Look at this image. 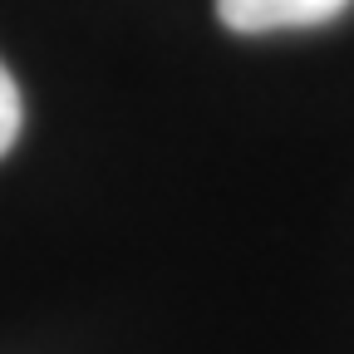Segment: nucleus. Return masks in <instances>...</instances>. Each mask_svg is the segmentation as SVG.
I'll return each mask as SVG.
<instances>
[{"instance_id":"2","label":"nucleus","mask_w":354,"mask_h":354,"mask_svg":"<svg viewBox=\"0 0 354 354\" xmlns=\"http://www.w3.org/2000/svg\"><path fill=\"white\" fill-rule=\"evenodd\" d=\"M20 118H25V104H20V84L10 79V69L0 64V158L10 153V143L20 138Z\"/></svg>"},{"instance_id":"1","label":"nucleus","mask_w":354,"mask_h":354,"mask_svg":"<svg viewBox=\"0 0 354 354\" xmlns=\"http://www.w3.org/2000/svg\"><path fill=\"white\" fill-rule=\"evenodd\" d=\"M354 0H216V15L236 35H276V30H315L344 15Z\"/></svg>"}]
</instances>
